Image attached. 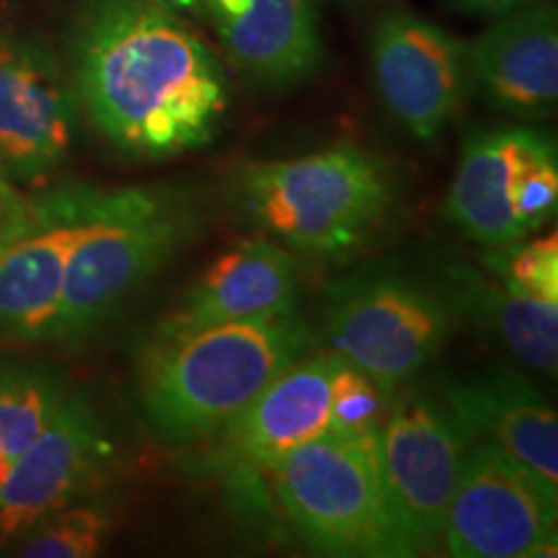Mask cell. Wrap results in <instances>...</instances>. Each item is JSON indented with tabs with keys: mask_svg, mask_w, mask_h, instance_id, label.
<instances>
[{
	"mask_svg": "<svg viewBox=\"0 0 558 558\" xmlns=\"http://www.w3.org/2000/svg\"><path fill=\"white\" fill-rule=\"evenodd\" d=\"M390 401H393V396L383 393L360 369L347 365L344 373L339 375L337 390H333L331 429L378 432L388 414Z\"/></svg>",
	"mask_w": 558,
	"mask_h": 558,
	"instance_id": "603a6c76",
	"label": "cell"
},
{
	"mask_svg": "<svg viewBox=\"0 0 558 558\" xmlns=\"http://www.w3.org/2000/svg\"><path fill=\"white\" fill-rule=\"evenodd\" d=\"M558 207L556 143L520 124L478 130L465 140L445 215L486 248L538 233Z\"/></svg>",
	"mask_w": 558,
	"mask_h": 558,
	"instance_id": "52a82bcc",
	"label": "cell"
},
{
	"mask_svg": "<svg viewBox=\"0 0 558 558\" xmlns=\"http://www.w3.org/2000/svg\"><path fill=\"white\" fill-rule=\"evenodd\" d=\"M442 295L456 318L469 320L488 339L499 341L522 365L556 375L558 303L530 298L486 267H450Z\"/></svg>",
	"mask_w": 558,
	"mask_h": 558,
	"instance_id": "d6986e66",
	"label": "cell"
},
{
	"mask_svg": "<svg viewBox=\"0 0 558 558\" xmlns=\"http://www.w3.org/2000/svg\"><path fill=\"white\" fill-rule=\"evenodd\" d=\"M380 99L411 137L432 143L469 96V45L409 11L386 13L369 39Z\"/></svg>",
	"mask_w": 558,
	"mask_h": 558,
	"instance_id": "8fae6325",
	"label": "cell"
},
{
	"mask_svg": "<svg viewBox=\"0 0 558 558\" xmlns=\"http://www.w3.org/2000/svg\"><path fill=\"white\" fill-rule=\"evenodd\" d=\"M190 233L177 192L156 186L94 190L86 228L70 254L50 339H81L171 259Z\"/></svg>",
	"mask_w": 558,
	"mask_h": 558,
	"instance_id": "277c9868",
	"label": "cell"
},
{
	"mask_svg": "<svg viewBox=\"0 0 558 558\" xmlns=\"http://www.w3.org/2000/svg\"><path fill=\"white\" fill-rule=\"evenodd\" d=\"M150 3L160 5V9L171 13H190V11H202V0H150Z\"/></svg>",
	"mask_w": 558,
	"mask_h": 558,
	"instance_id": "484cf974",
	"label": "cell"
},
{
	"mask_svg": "<svg viewBox=\"0 0 558 558\" xmlns=\"http://www.w3.org/2000/svg\"><path fill=\"white\" fill-rule=\"evenodd\" d=\"M295 308V262L279 243L254 235L233 243L169 316L160 318L150 341L181 339L215 326L277 316Z\"/></svg>",
	"mask_w": 558,
	"mask_h": 558,
	"instance_id": "9a60e30c",
	"label": "cell"
},
{
	"mask_svg": "<svg viewBox=\"0 0 558 558\" xmlns=\"http://www.w3.org/2000/svg\"><path fill=\"white\" fill-rule=\"evenodd\" d=\"M26 205H29V199L19 192L16 181H13L9 173L3 171V166H0V233H3L11 222H16L21 218Z\"/></svg>",
	"mask_w": 558,
	"mask_h": 558,
	"instance_id": "cb8c5ba5",
	"label": "cell"
},
{
	"mask_svg": "<svg viewBox=\"0 0 558 558\" xmlns=\"http://www.w3.org/2000/svg\"><path fill=\"white\" fill-rule=\"evenodd\" d=\"M284 518L320 556H396L380 478L378 432L329 429L275 469Z\"/></svg>",
	"mask_w": 558,
	"mask_h": 558,
	"instance_id": "5b68a950",
	"label": "cell"
},
{
	"mask_svg": "<svg viewBox=\"0 0 558 558\" xmlns=\"http://www.w3.org/2000/svg\"><path fill=\"white\" fill-rule=\"evenodd\" d=\"M463 3L476 5V9L488 11V13H507V11L520 9V5L530 3V0H463Z\"/></svg>",
	"mask_w": 558,
	"mask_h": 558,
	"instance_id": "d4e9b609",
	"label": "cell"
},
{
	"mask_svg": "<svg viewBox=\"0 0 558 558\" xmlns=\"http://www.w3.org/2000/svg\"><path fill=\"white\" fill-rule=\"evenodd\" d=\"M65 383L47 367L0 369V486L16 460L41 435L60 401Z\"/></svg>",
	"mask_w": 558,
	"mask_h": 558,
	"instance_id": "ffe728a7",
	"label": "cell"
},
{
	"mask_svg": "<svg viewBox=\"0 0 558 558\" xmlns=\"http://www.w3.org/2000/svg\"><path fill=\"white\" fill-rule=\"evenodd\" d=\"M558 494L488 439H473L445 514L456 558L556 556Z\"/></svg>",
	"mask_w": 558,
	"mask_h": 558,
	"instance_id": "9c48e42d",
	"label": "cell"
},
{
	"mask_svg": "<svg viewBox=\"0 0 558 558\" xmlns=\"http://www.w3.org/2000/svg\"><path fill=\"white\" fill-rule=\"evenodd\" d=\"M484 267L499 275L514 290L543 300L558 303V239L556 233L546 239H522L509 246L488 248L484 254Z\"/></svg>",
	"mask_w": 558,
	"mask_h": 558,
	"instance_id": "7402d4cb",
	"label": "cell"
},
{
	"mask_svg": "<svg viewBox=\"0 0 558 558\" xmlns=\"http://www.w3.org/2000/svg\"><path fill=\"white\" fill-rule=\"evenodd\" d=\"M90 194V186H58L29 199L21 218L0 233V331L29 341L52 337Z\"/></svg>",
	"mask_w": 558,
	"mask_h": 558,
	"instance_id": "30bf717a",
	"label": "cell"
},
{
	"mask_svg": "<svg viewBox=\"0 0 558 558\" xmlns=\"http://www.w3.org/2000/svg\"><path fill=\"white\" fill-rule=\"evenodd\" d=\"M347 365L333 349L292 362L215 435L220 463L271 471L288 452L329 432L333 390Z\"/></svg>",
	"mask_w": 558,
	"mask_h": 558,
	"instance_id": "5bb4252c",
	"label": "cell"
},
{
	"mask_svg": "<svg viewBox=\"0 0 558 558\" xmlns=\"http://www.w3.org/2000/svg\"><path fill=\"white\" fill-rule=\"evenodd\" d=\"M311 347L298 308L148 341L137 362L145 424L173 448L207 442Z\"/></svg>",
	"mask_w": 558,
	"mask_h": 558,
	"instance_id": "7a4b0ae2",
	"label": "cell"
},
{
	"mask_svg": "<svg viewBox=\"0 0 558 558\" xmlns=\"http://www.w3.org/2000/svg\"><path fill=\"white\" fill-rule=\"evenodd\" d=\"M107 432L86 393H65L41 435L0 486V546L81 494L107 452Z\"/></svg>",
	"mask_w": 558,
	"mask_h": 558,
	"instance_id": "4fadbf2b",
	"label": "cell"
},
{
	"mask_svg": "<svg viewBox=\"0 0 558 558\" xmlns=\"http://www.w3.org/2000/svg\"><path fill=\"white\" fill-rule=\"evenodd\" d=\"M233 197L251 222L288 246L344 256L367 246L393 215L396 179L375 153L341 143L243 166Z\"/></svg>",
	"mask_w": 558,
	"mask_h": 558,
	"instance_id": "3957f363",
	"label": "cell"
},
{
	"mask_svg": "<svg viewBox=\"0 0 558 558\" xmlns=\"http://www.w3.org/2000/svg\"><path fill=\"white\" fill-rule=\"evenodd\" d=\"M469 70L492 107L514 117H546L558 99L556 11H507L469 45Z\"/></svg>",
	"mask_w": 558,
	"mask_h": 558,
	"instance_id": "e0dca14e",
	"label": "cell"
},
{
	"mask_svg": "<svg viewBox=\"0 0 558 558\" xmlns=\"http://www.w3.org/2000/svg\"><path fill=\"white\" fill-rule=\"evenodd\" d=\"M473 437L445 403L396 393L378 429L380 478L396 556L442 548L445 514Z\"/></svg>",
	"mask_w": 558,
	"mask_h": 558,
	"instance_id": "ba28073f",
	"label": "cell"
},
{
	"mask_svg": "<svg viewBox=\"0 0 558 558\" xmlns=\"http://www.w3.org/2000/svg\"><path fill=\"white\" fill-rule=\"evenodd\" d=\"M78 107L117 150L169 160L205 148L228 111V78L177 13L150 0H88L70 37Z\"/></svg>",
	"mask_w": 558,
	"mask_h": 558,
	"instance_id": "6da1fadb",
	"label": "cell"
},
{
	"mask_svg": "<svg viewBox=\"0 0 558 558\" xmlns=\"http://www.w3.org/2000/svg\"><path fill=\"white\" fill-rule=\"evenodd\" d=\"M456 313L442 292L396 275H357L329 295L326 339L383 393L396 396L448 344Z\"/></svg>",
	"mask_w": 558,
	"mask_h": 558,
	"instance_id": "8992f818",
	"label": "cell"
},
{
	"mask_svg": "<svg viewBox=\"0 0 558 558\" xmlns=\"http://www.w3.org/2000/svg\"><path fill=\"white\" fill-rule=\"evenodd\" d=\"M78 99L65 70L37 39L0 29V166L37 184L70 156Z\"/></svg>",
	"mask_w": 558,
	"mask_h": 558,
	"instance_id": "7c38bea8",
	"label": "cell"
},
{
	"mask_svg": "<svg viewBox=\"0 0 558 558\" xmlns=\"http://www.w3.org/2000/svg\"><path fill=\"white\" fill-rule=\"evenodd\" d=\"M442 403L558 494V416L554 403L518 369H488L442 386Z\"/></svg>",
	"mask_w": 558,
	"mask_h": 558,
	"instance_id": "2e32d148",
	"label": "cell"
},
{
	"mask_svg": "<svg viewBox=\"0 0 558 558\" xmlns=\"http://www.w3.org/2000/svg\"><path fill=\"white\" fill-rule=\"evenodd\" d=\"M114 530V518L99 505H65L41 518L21 535L16 556L26 558H90Z\"/></svg>",
	"mask_w": 558,
	"mask_h": 558,
	"instance_id": "44dd1931",
	"label": "cell"
},
{
	"mask_svg": "<svg viewBox=\"0 0 558 558\" xmlns=\"http://www.w3.org/2000/svg\"><path fill=\"white\" fill-rule=\"evenodd\" d=\"M222 50L264 86H295L324 60L311 0H202Z\"/></svg>",
	"mask_w": 558,
	"mask_h": 558,
	"instance_id": "ac0fdd59",
	"label": "cell"
}]
</instances>
